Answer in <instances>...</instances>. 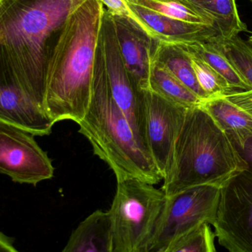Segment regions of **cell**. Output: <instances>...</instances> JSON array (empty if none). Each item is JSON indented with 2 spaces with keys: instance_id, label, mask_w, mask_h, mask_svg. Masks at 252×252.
<instances>
[{
  "instance_id": "d6986e66",
  "label": "cell",
  "mask_w": 252,
  "mask_h": 252,
  "mask_svg": "<svg viewBox=\"0 0 252 252\" xmlns=\"http://www.w3.org/2000/svg\"><path fill=\"white\" fill-rule=\"evenodd\" d=\"M189 50L197 53L226 78L233 90H252L238 70L232 65L221 50L210 41H195L185 44Z\"/></svg>"
},
{
  "instance_id": "6da1fadb",
  "label": "cell",
  "mask_w": 252,
  "mask_h": 252,
  "mask_svg": "<svg viewBox=\"0 0 252 252\" xmlns=\"http://www.w3.org/2000/svg\"><path fill=\"white\" fill-rule=\"evenodd\" d=\"M85 0H0V84L45 109L47 67L63 25Z\"/></svg>"
},
{
  "instance_id": "277c9868",
  "label": "cell",
  "mask_w": 252,
  "mask_h": 252,
  "mask_svg": "<svg viewBox=\"0 0 252 252\" xmlns=\"http://www.w3.org/2000/svg\"><path fill=\"white\" fill-rule=\"evenodd\" d=\"M94 154L115 173L117 182L136 179L153 184L163 179L151 155L138 142L111 91L103 47L98 38L90 106L78 123Z\"/></svg>"
},
{
  "instance_id": "e0dca14e",
  "label": "cell",
  "mask_w": 252,
  "mask_h": 252,
  "mask_svg": "<svg viewBox=\"0 0 252 252\" xmlns=\"http://www.w3.org/2000/svg\"><path fill=\"white\" fill-rule=\"evenodd\" d=\"M195 5L213 19L217 31L216 37L230 38L247 31V25L240 18L235 0H197Z\"/></svg>"
},
{
  "instance_id": "4316f807",
  "label": "cell",
  "mask_w": 252,
  "mask_h": 252,
  "mask_svg": "<svg viewBox=\"0 0 252 252\" xmlns=\"http://www.w3.org/2000/svg\"><path fill=\"white\" fill-rule=\"evenodd\" d=\"M186 1H189V2L192 3L194 5H195V3H196L197 0H186Z\"/></svg>"
},
{
  "instance_id": "9a60e30c",
  "label": "cell",
  "mask_w": 252,
  "mask_h": 252,
  "mask_svg": "<svg viewBox=\"0 0 252 252\" xmlns=\"http://www.w3.org/2000/svg\"><path fill=\"white\" fill-rule=\"evenodd\" d=\"M152 59L165 68L203 101L207 99L198 84L189 53L183 44L158 40Z\"/></svg>"
},
{
  "instance_id": "8992f818",
  "label": "cell",
  "mask_w": 252,
  "mask_h": 252,
  "mask_svg": "<svg viewBox=\"0 0 252 252\" xmlns=\"http://www.w3.org/2000/svg\"><path fill=\"white\" fill-rule=\"evenodd\" d=\"M221 186H194L166 196L146 252H165L176 240L216 219Z\"/></svg>"
},
{
  "instance_id": "ac0fdd59",
  "label": "cell",
  "mask_w": 252,
  "mask_h": 252,
  "mask_svg": "<svg viewBox=\"0 0 252 252\" xmlns=\"http://www.w3.org/2000/svg\"><path fill=\"white\" fill-rule=\"evenodd\" d=\"M172 19L188 23L214 27L212 18L204 10L186 0H126ZM216 29V28H215Z\"/></svg>"
},
{
  "instance_id": "3957f363",
  "label": "cell",
  "mask_w": 252,
  "mask_h": 252,
  "mask_svg": "<svg viewBox=\"0 0 252 252\" xmlns=\"http://www.w3.org/2000/svg\"><path fill=\"white\" fill-rule=\"evenodd\" d=\"M246 169L235 144L199 105L187 110L170 150L161 189L169 197L201 185L222 186Z\"/></svg>"
},
{
  "instance_id": "9c48e42d",
  "label": "cell",
  "mask_w": 252,
  "mask_h": 252,
  "mask_svg": "<svg viewBox=\"0 0 252 252\" xmlns=\"http://www.w3.org/2000/svg\"><path fill=\"white\" fill-rule=\"evenodd\" d=\"M30 132L0 122V173L35 186L54 176L52 160Z\"/></svg>"
},
{
  "instance_id": "7a4b0ae2",
  "label": "cell",
  "mask_w": 252,
  "mask_h": 252,
  "mask_svg": "<svg viewBox=\"0 0 252 252\" xmlns=\"http://www.w3.org/2000/svg\"><path fill=\"white\" fill-rule=\"evenodd\" d=\"M104 10L99 0H85L63 25L46 78V112L54 124L63 120L78 124L88 110Z\"/></svg>"
},
{
  "instance_id": "ffe728a7",
  "label": "cell",
  "mask_w": 252,
  "mask_h": 252,
  "mask_svg": "<svg viewBox=\"0 0 252 252\" xmlns=\"http://www.w3.org/2000/svg\"><path fill=\"white\" fill-rule=\"evenodd\" d=\"M219 47L252 89V47L239 35L230 38L213 37L208 40Z\"/></svg>"
},
{
  "instance_id": "52a82bcc",
  "label": "cell",
  "mask_w": 252,
  "mask_h": 252,
  "mask_svg": "<svg viewBox=\"0 0 252 252\" xmlns=\"http://www.w3.org/2000/svg\"><path fill=\"white\" fill-rule=\"evenodd\" d=\"M212 226L219 244L231 252H252V171L246 169L220 188Z\"/></svg>"
},
{
  "instance_id": "30bf717a",
  "label": "cell",
  "mask_w": 252,
  "mask_h": 252,
  "mask_svg": "<svg viewBox=\"0 0 252 252\" xmlns=\"http://www.w3.org/2000/svg\"><path fill=\"white\" fill-rule=\"evenodd\" d=\"M143 99L147 149L164 178L172 146L189 108L172 103L151 90H143Z\"/></svg>"
},
{
  "instance_id": "44dd1931",
  "label": "cell",
  "mask_w": 252,
  "mask_h": 252,
  "mask_svg": "<svg viewBox=\"0 0 252 252\" xmlns=\"http://www.w3.org/2000/svg\"><path fill=\"white\" fill-rule=\"evenodd\" d=\"M182 44L189 53L197 81L207 99L225 95L233 90L224 77L212 68L201 56L189 50L185 44Z\"/></svg>"
},
{
  "instance_id": "8fae6325",
  "label": "cell",
  "mask_w": 252,
  "mask_h": 252,
  "mask_svg": "<svg viewBox=\"0 0 252 252\" xmlns=\"http://www.w3.org/2000/svg\"><path fill=\"white\" fill-rule=\"evenodd\" d=\"M112 16L120 52L130 78L141 91L149 90L151 62L158 40L133 19Z\"/></svg>"
},
{
  "instance_id": "f1b7e54d",
  "label": "cell",
  "mask_w": 252,
  "mask_h": 252,
  "mask_svg": "<svg viewBox=\"0 0 252 252\" xmlns=\"http://www.w3.org/2000/svg\"><path fill=\"white\" fill-rule=\"evenodd\" d=\"M249 1H250V2H251V3H252V0H249Z\"/></svg>"
},
{
  "instance_id": "5b68a950",
  "label": "cell",
  "mask_w": 252,
  "mask_h": 252,
  "mask_svg": "<svg viewBox=\"0 0 252 252\" xmlns=\"http://www.w3.org/2000/svg\"><path fill=\"white\" fill-rule=\"evenodd\" d=\"M154 186L136 179L118 182L109 210L113 252H146L166 201Z\"/></svg>"
},
{
  "instance_id": "cb8c5ba5",
  "label": "cell",
  "mask_w": 252,
  "mask_h": 252,
  "mask_svg": "<svg viewBox=\"0 0 252 252\" xmlns=\"http://www.w3.org/2000/svg\"><path fill=\"white\" fill-rule=\"evenodd\" d=\"M108 11L112 15L130 18L136 22L134 16L130 11L126 0H99Z\"/></svg>"
},
{
  "instance_id": "7c38bea8",
  "label": "cell",
  "mask_w": 252,
  "mask_h": 252,
  "mask_svg": "<svg viewBox=\"0 0 252 252\" xmlns=\"http://www.w3.org/2000/svg\"><path fill=\"white\" fill-rule=\"evenodd\" d=\"M127 3L136 22L156 39L176 44H191L207 41L217 36L214 27L182 22L139 4Z\"/></svg>"
},
{
  "instance_id": "ba28073f",
  "label": "cell",
  "mask_w": 252,
  "mask_h": 252,
  "mask_svg": "<svg viewBox=\"0 0 252 252\" xmlns=\"http://www.w3.org/2000/svg\"><path fill=\"white\" fill-rule=\"evenodd\" d=\"M99 38L103 47L108 78L114 99L128 121L139 144L148 152L145 141L143 91L136 87L126 70L120 52L112 14L106 8Z\"/></svg>"
},
{
  "instance_id": "83f0119b",
  "label": "cell",
  "mask_w": 252,
  "mask_h": 252,
  "mask_svg": "<svg viewBox=\"0 0 252 252\" xmlns=\"http://www.w3.org/2000/svg\"><path fill=\"white\" fill-rule=\"evenodd\" d=\"M249 41H250V44L252 45V34L250 36V38H249Z\"/></svg>"
},
{
  "instance_id": "4fadbf2b",
  "label": "cell",
  "mask_w": 252,
  "mask_h": 252,
  "mask_svg": "<svg viewBox=\"0 0 252 252\" xmlns=\"http://www.w3.org/2000/svg\"><path fill=\"white\" fill-rule=\"evenodd\" d=\"M200 106L241 149L252 138V115L231 100L227 95L209 98Z\"/></svg>"
},
{
  "instance_id": "d4e9b609",
  "label": "cell",
  "mask_w": 252,
  "mask_h": 252,
  "mask_svg": "<svg viewBox=\"0 0 252 252\" xmlns=\"http://www.w3.org/2000/svg\"><path fill=\"white\" fill-rule=\"evenodd\" d=\"M238 151L244 159L247 169L252 171V138L246 142L242 148L238 149Z\"/></svg>"
},
{
  "instance_id": "7402d4cb",
  "label": "cell",
  "mask_w": 252,
  "mask_h": 252,
  "mask_svg": "<svg viewBox=\"0 0 252 252\" xmlns=\"http://www.w3.org/2000/svg\"><path fill=\"white\" fill-rule=\"evenodd\" d=\"M211 225L204 223L188 232L172 244L165 252H216L214 231Z\"/></svg>"
},
{
  "instance_id": "2e32d148",
  "label": "cell",
  "mask_w": 252,
  "mask_h": 252,
  "mask_svg": "<svg viewBox=\"0 0 252 252\" xmlns=\"http://www.w3.org/2000/svg\"><path fill=\"white\" fill-rule=\"evenodd\" d=\"M149 83V90L176 105L192 108L199 106L203 102L199 96L153 59Z\"/></svg>"
},
{
  "instance_id": "603a6c76",
  "label": "cell",
  "mask_w": 252,
  "mask_h": 252,
  "mask_svg": "<svg viewBox=\"0 0 252 252\" xmlns=\"http://www.w3.org/2000/svg\"><path fill=\"white\" fill-rule=\"evenodd\" d=\"M228 97L252 115V90H232Z\"/></svg>"
},
{
  "instance_id": "5bb4252c",
  "label": "cell",
  "mask_w": 252,
  "mask_h": 252,
  "mask_svg": "<svg viewBox=\"0 0 252 252\" xmlns=\"http://www.w3.org/2000/svg\"><path fill=\"white\" fill-rule=\"evenodd\" d=\"M63 252H113L109 211L96 210L72 232Z\"/></svg>"
},
{
  "instance_id": "484cf974",
  "label": "cell",
  "mask_w": 252,
  "mask_h": 252,
  "mask_svg": "<svg viewBox=\"0 0 252 252\" xmlns=\"http://www.w3.org/2000/svg\"><path fill=\"white\" fill-rule=\"evenodd\" d=\"M14 239L0 232V252H16L14 247Z\"/></svg>"
}]
</instances>
